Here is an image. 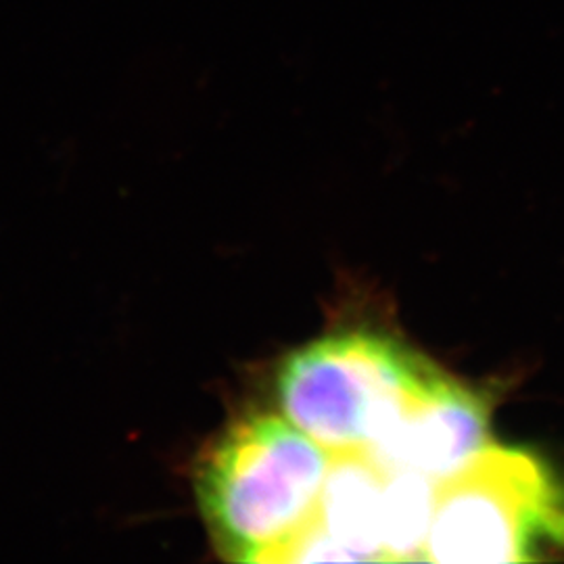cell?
I'll return each mask as SVG.
<instances>
[{"mask_svg":"<svg viewBox=\"0 0 564 564\" xmlns=\"http://www.w3.org/2000/svg\"><path fill=\"white\" fill-rule=\"evenodd\" d=\"M328 454L281 416L251 414L232 424L197 475L199 505L224 556L279 563L316 512Z\"/></svg>","mask_w":564,"mask_h":564,"instance_id":"cell-1","label":"cell"},{"mask_svg":"<svg viewBox=\"0 0 564 564\" xmlns=\"http://www.w3.org/2000/svg\"><path fill=\"white\" fill-rule=\"evenodd\" d=\"M412 349L377 333H335L279 370L282 414L333 454L370 452L403 405L437 377Z\"/></svg>","mask_w":564,"mask_h":564,"instance_id":"cell-2","label":"cell"},{"mask_svg":"<svg viewBox=\"0 0 564 564\" xmlns=\"http://www.w3.org/2000/svg\"><path fill=\"white\" fill-rule=\"evenodd\" d=\"M547 538L564 540V512L544 464L523 449L487 445L437 484L424 561L527 563Z\"/></svg>","mask_w":564,"mask_h":564,"instance_id":"cell-3","label":"cell"},{"mask_svg":"<svg viewBox=\"0 0 564 564\" xmlns=\"http://www.w3.org/2000/svg\"><path fill=\"white\" fill-rule=\"evenodd\" d=\"M389 468L366 452L333 454L314 517L279 563H389Z\"/></svg>","mask_w":564,"mask_h":564,"instance_id":"cell-4","label":"cell"},{"mask_svg":"<svg viewBox=\"0 0 564 564\" xmlns=\"http://www.w3.org/2000/svg\"><path fill=\"white\" fill-rule=\"evenodd\" d=\"M489 445V405L473 389L437 377L403 405L372 445L375 460L442 484Z\"/></svg>","mask_w":564,"mask_h":564,"instance_id":"cell-5","label":"cell"}]
</instances>
